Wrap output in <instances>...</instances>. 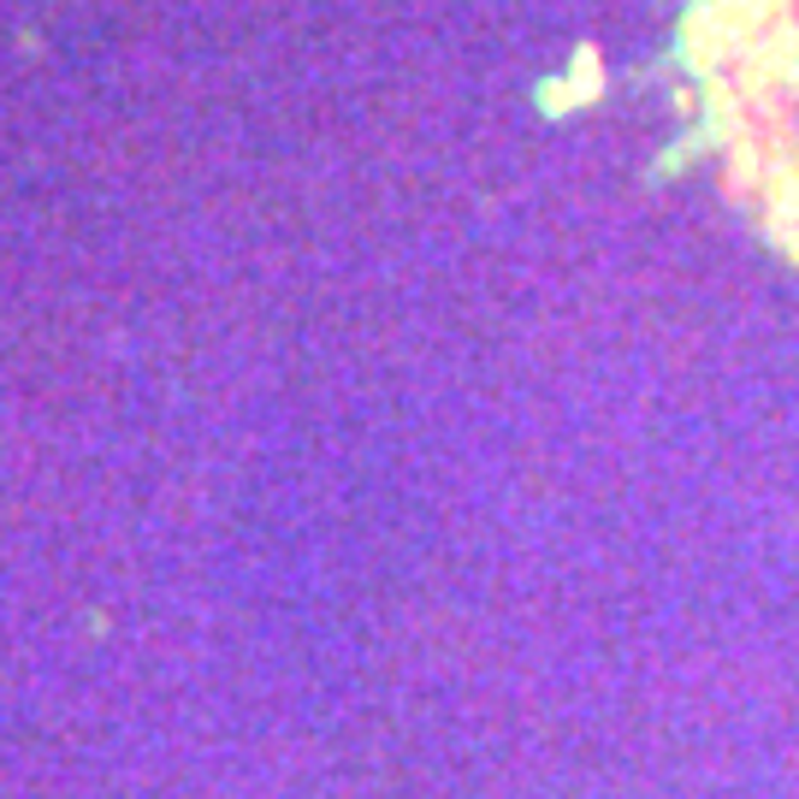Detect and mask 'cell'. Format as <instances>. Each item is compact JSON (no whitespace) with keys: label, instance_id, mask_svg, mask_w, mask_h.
I'll use <instances>...</instances> for the list:
<instances>
[{"label":"cell","instance_id":"1","mask_svg":"<svg viewBox=\"0 0 799 799\" xmlns=\"http://www.w3.org/2000/svg\"><path fill=\"white\" fill-rule=\"evenodd\" d=\"M569 90H575V101L587 107V101H599V90H604V66H599V48H580L575 54V66H569Z\"/></svg>","mask_w":799,"mask_h":799}]
</instances>
